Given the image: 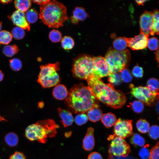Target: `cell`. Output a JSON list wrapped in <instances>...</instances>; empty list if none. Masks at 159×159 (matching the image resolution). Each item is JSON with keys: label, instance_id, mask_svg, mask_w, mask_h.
<instances>
[{"label": "cell", "instance_id": "13", "mask_svg": "<svg viewBox=\"0 0 159 159\" xmlns=\"http://www.w3.org/2000/svg\"><path fill=\"white\" fill-rule=\"evenodd\" d=\"M127 47L133 50L143 49L147 46L148 36L140 33L133 37L126 38Z\"/></svg>", "mask_w": 159, "mask_h": 159}, {"label": "cell", "instance_id": "9", "mask_svg": "<svg viewBox=\"0 0 159 159\" xmlns=\"http://www.w3.org/2000/svg\"><path fill=\"white\" fill-rule=\"evenodd\" d=\"M130 88L131 94L138 100L148 106H152L158 99L159 94L154 93L147 87H135L130 84Z\"/></svg>", "mask_w": 159, "mask_h": 159}, {"label": "cell", "instance_id": "43", "mask_svg": "<svg viewBox=\"0 0 159 159\" xmlns=\"http://www.w3.org/2000/svg\"><path fill=\"white\" fill-rule=\"evenodd\" d=\"M132 74L136 78H141L143 75V70L142 67L138 65H136L133 68Z\"/></svg>", "mask_w": 159, "mask_h": 159}, {"label": "cell", "instance_id": "5", "mask_svg": "<svg viewBox=\"0 0 159 159\" xmlns=\"http://www.w3.org/2000/svg\"><path fill=\"white\" fill-rule=\"evenodd\" d=\"M129 51H119L110 48L105 54V59L111 73L119 72L128 66L130 60Z\"/></svg>", "mask_w": 159, "mask_h": 159}, {"label": "cell", "instance_id": "52", "mask_svg": "<svg viewBox=\"0 0 159 159\" xmlns=\"http://www.w3.org/2000/svg\"><path fill=\"white\" fill-rule=\"evenodd\" d=\"M2 26V23L1 22H0V31L1 29Z\"/></svg>", "mask_w": 159, "mask_h": 159}, {"label": "cell", "instance_id": "2", "mask_svg": "<svg viewBox=\"0 0 159 159\" xmlns=\"http://www.w3.org/2000/svg\"><path fill=\"white\" fill-rule=\"evenodd\" d=\"M65 103L75 113H84L94 107H99L97 100L87 87L82 83L74 85L69 90Z\"/></svg>", "mask_w": 159, "mask_h": 159}, {"label": "cell", "instance_id": "19", "mask_svg": "<svg viewBox=\"0 0 159 159\" xmlns=\"http://www.w3.org/2000/svg\"><path fill=\"white\" fill-rule=\"evenodd\" d=\"M101 119L103 124L107 128L114 125L117 120L115 115L110 112L103 114Z\"/></svg>", "mask_w": 159, "mask_h": 159}, {"label": "cell", "instance_id": "26", "mask_svg": "<svg viewBox=\"0 0 159 159\" xmlns=\"http://www.w3.org/2000/svg\"><path fill=\"white\" fill-rule=\"evenodd\" d=\"M25 16L29 23L33 24L35 23L38 18V13L34 9H31L27 10Z\"/></svg>", "mask_w": 159, "mask_h": 159}, {"label": "cell", "instance_id": "27", "mask_svg": "<svg viewBox=\"0 0 159 159\" xmlns=\"http://www.w3.org/2000/svg\"><path fill=\"white\" fill-rule=\"evenodd\" d=\"M130 142L135 146L143 147L145 143L144 139L139 134L134 133L132 134Z\"/></svg>", "mask_w": 159, "mask_h": 159}, {"label": "cell", "instance_id": "34", "mask_svg": "<svg viewBox=\"0 0 159 159\" xmlns=\"http://www.w3.org/2000/svg\"><path fill=\"white\" fill-rule=\"evenodd\" d=\"M120 76L122 80L126 83H129L132 80V77L130 70L127 69L125 68L120 72Z\"/></svg>", "mask_w": 159, "mask_h": 159}, {"label": "cell", "instance_id": "38", "mask_svg": "<svg viewBox=\"0 0 159 159\" xmlns=\"http://www.w3.org/2000/svg\"><path fill=\"white\" fill-rule=\"evenodd\" d=\"M148 132L149 136L152 139L156 140L158 138L159 128L158 126L156 125L152 126Z\"/></svg>", "mask_w": 159, "mask_h": 159}, {"label": "cell", "instance_id": "8", "mask_svg": "<svg viewBox=\"0 0 159 159\" xmlns=\"http://www.w3.org/2000/svg\"><path fill=\"white\" fill-rule=\"evenodd\" d=\"M130 151V146L124 139L116 137L109 146L108 159H113L114 157H125Z\"/></svg>", "mask_w": 159, "mask_h": 159}, {"label": "cell", "instance_id": "12", "mask_svg": "<svg viewBox=\"0 0 159 159\" xmlns=\"http://www.w3.org/2000/svg\"><path fill=\"white\" fill-rule=\"evenodd\" d=\"M153 16L152 12L145 11L140 16V33L148 37L152 35V29Z\"/></svg>", "mask_w": 159, "mask_h": 159}, {"label": "cell", "instance_id": "36", "mask_svg": "<svg viewBox=\"0 0 159 159\" xmlns=\"http://www.w3.org/2000/svg\"><path fill=\"white\" fill-rule=\"evenodd\" d=\"M130 104L132 110L135 113H140L143 110L144 104L139 100H135Z\"/></svg>", "mask_w": 159, "mask_h": 159}, {"label": "cell", "instance_id": "48", "mask_svg": "<svg viewBox=\"0 0 159 159\" xmlns=\"http://www.w3.org/2000/svg\"><path fill=\"white\" fill-rule=\"evenodd\" d=\"M12 1V0H0V2L2 3L3 4H8L9 3H10Z\"/></svg>", "mask_w": 159, "mask_h": 159}, {"label": "cell", "instance_id": "18", "mask_svg": "<svg viewBox=\"0 0 159 159\" xmlns=\"http://www.w3.org/2000/svg\"><path fill=\"white\" fill-rule=\"evenodd\" d=\"M68 94L66 87L62 84H58L54 88L52 95L56 99L62 100L66 98Z\"/></svg>", "mask_w": 159, "mask_h": 159}, {"label": "cell", "instance_id": "15", "mask_svg": "<svg viewBox=\"0 0 159 159\" xmlns=\"http://www.w3.org/2000/svg\"><path fill=\"white\" fill-rule=\"evenodd\" d=\"M94 130L92 127H89L83 140V147L87 151L92 150L94 148L95 141L94 136Z\"/></svg>", "mask_w": 159, "mask_h": 159}, {"label": "cell", "instance_id": "42", "mask_svg": "<svg viewBox=\"0 0 159 159\" xmlns=\"http://www.w3.org/2000/svg\"><path fill=\"white\" fill-rule=\"evenodd\" d=\"M149 147L148 144L146 145L140 149L139 155L142 159H148L150 155V151L148 148Z\"/></svg>", "mask_w": 159, "mask_h": 159}, {"label": "cell", "instance_id": "28", "mask_svg": "<svg viewBox=\"0 0 159 159\" xmlns=\"http://www.w3.org/2000/svg\"><path fill=\"white\" fill-rule=\"evenodd\" d=\"M74 42L73 39L71 37L65 36L61 40V45L63 49L65 50L72 49L74 47Z\"/></svg>", "mask_w": 159, "mask_h": 159}, {"label": "cell", "instance_id": "40", "mask_svg": "<svg viewBox=\"0 0 159 159\" xmlns=\"http://www.w3.org/2000/svg\"><path fill=\"white\" fill-rule=\"evenodd\" d=\"M147 46L150 50L154 51L158 49V40L155 37H152L148 39Z\"/></svg>", "mask_w": 159, "mask_h": 159}, {"label": "cell", "instance_id": "33", "mask_svg": "<svg viewBox=\"0 0 159 159\" xmlns=\"http://www.w3.org/2000/svg\"><path fill=\"white\" fill-rule=\"evenodd\" d=\"M108 80L112 85H120L122 81L120 75L118 72L110 73L108 75Z\"/></svg>", "mask_w": 159, "mask_h": 159}, {"label": "cell", "instance_id": "39", "mask_svg": "<svg viewBox=\"0 0 159 159\" xmlns=\"http://www.w3.org/2000/svg\"><path fill=\"white\" fill-rule=\"evenodd\" d=\"M10 66L14 71H18L21 68L22 66L21 61L17 58H14L9 61Z\"/></svg>", "mask_w": 159, "mask_h": 159}, {"label": "cell", "instance_id": "49", "mask_svg": "<svg viewBox=\"0 0 159 159\" xmlns=\"http://www.w3.org/2000/svg\"><path fill=\"white\" fill-rule=\"evenodd\" d=\"M4 75L1 70H0V82L4 78Z\"/></svg>", "mask_w": 159, "mask_h": 159}, {"label": "cell", "instance_id": "23", "mask_svg": "<svg viewBox=\"0 0 159 159\" xmlns=\"http://www.w3.org/2000/svg\"><path fill=\"white\" fill-rule=\"evenodd\" d=\"M5 140L6 143L9 146L14 147L18 144L19 138L17 135L15 133L10 132L6 135Z\"/></svg>", "mask_w": 159, "mask_h": 159}, {"label": "cell", "instance_id": "4", "mask_svg": "<svg viewBox=\"0 0 159 159\" xmlns=\"http://www.w3.org/2000/svg\"><path fill=\"white\" fill-rule=\"evenodd\" d=\"M59 127L53 120H40L26 127L25 135L31 141L37 140L40 143H44L47 141L48 137L52 138L55 136L56 129Z\"/></svg>", "mask_w": 159, "mask_h": 159}, {"label": "cell", "instance_id": "47", "mask_svg": "<svg viewBox=\"0 0 159 159\" xmlns=\"http://www.w3.org/2000/svg\"><path fill=\"white\" fill-rule=\"evenodd\" d=\"M147 0H136V3L139 5H143L144 4Z\"/></svg>", "mask_w": 159, "mask_h": 159}, {"label": "cell", "instance_id": "25", "mask_svg": "<svg viewBox=\"0 0 159 159\" xmlns=\"http://www.w3.org/2000/svg\"><path fill=\"white\" fill-rule=\"evenodd\" d=\"M147 87L151 92L159 94V81L154 78L149 79L146 83Z\"/></svg>", "mask_w": 159, "mask_h": 159}, {"label": "cell", "instance_id": "24", "mask_svg": "<svg viewBox=\"0 0 159 159\" xmlns=\"http://www.w3.org/2000/svg\"><path fill=\"white\" fill-rule=\"evenodd\" d=\"M136 127L138 131L142 133L148 132L150 128L149 122L145 119H140L136 123Z\"/></svg>", "mask_w": 159, "mask_h": 159}, {"label": "cell", "instance_id": "21", "mask_svg": "<svg viewBox=\"0 0 159 159\" xmlns=\"http://www.w3.org/2000/svg\"><path fill=\"white\" fill-rule=\"evenodd\" d=\"M16 8L18 10L24 12L26 11L31 5V1L28 0H16L14 1Z\"/></svg>", "mask_w": 159, "mask_h": 159}, {"label": "cell", "instance_id": "3", "mask_svg": "<svg viewBox=\"0 0 159 159\" xmlns=\"http://www.w3.org/2000/svg\"><path fill=\"white\" fill-rule=\"evenodd\" d=\"M39 17L43 23L49 27L57 28L63 26L68 19L66 6L55 0L50 1L40 6Z\"/></svg>", "mask_w": 159, "mask_h": 159}, {"label": "cell", "instance_id": "11", "mask_svg": "<svg viewBox=\"0 0 159 159\" xmlns=\"http://www.w3.org/2000/svg\"><path fill=\"white\" fill-rule=\"evenodd\" d=\"M94 69L92 76L99 78L108 76L111 73L105 58L100 56L93 57Z\"/></svg>", "mask_w": 159, "mask_h": 159}, {"label": "cell", "instance_id": "22", "mask_svg": "<svg viewBox=\"0 0 159 159\" xmlns=\"http://www.w3.org/2000/svg\"><path fill=\"white\" fill-rule=\"evenodd\" d=\"M113 45L116 50L122 51L125 50L127 47L125 37H118L113 41Z\"/></svg>", "mask_w": 159, "mask_h": 159}, {"label": "cell", "instance_id": "30", "mask_svg": "<svg viewBox=\"0 0 159 159\" xmlns=\"http://www.w3.org/2000/svg\"><path fill=\"white\" fill-rule=\"evenodd\" d=\"M19 50L15 44L7 45L4 46L3 49L4 54L7 57H11L18 52Z\"/></svg>", "mask_w": 159, "mask_h": 159}, {"label": "cell", "instance_id": "32", "mask_svg": "<svg viewBox=\"0 0 159 159\" xmlns=\"http://www.w3.org/2000/svg\"><path fill=\"white\" fill-rule=\"evenodd\" d=\"M11 35L13 37L17 40L23 39L25 35L24 29L18 26L14 27L11 31Z\"/></svg>", "mask_w": 159, "mask_h": 159}, {"label": "cell", "instance_id": "35", "mask_svg": "<svg viewBox=\"0 0 159 159\" xmlns=\"http://www.w3.org/2000/svg\"><path fill=\"white\" fill-rule=\"evenodd\" d=\"M49 38L53 42L56 43L60 41L62 39V34L58 30L53 29L49 33Z\"/></svg>", "mask_w": 159, "mask_h": 159}, {"label": "cell", "instance_id": "14", "mask_svg": "<svg viewBox=\"0 0 159 159\" xmlns=\"http://www.w3.org/2000/svg\"><path fill=\"white\" fill-rule=\"evenodd\" d=\"M13 24L24 29L29 31L30 27L27 21L24 12L17 10L9 17Z\"/></svg>", "mask_w": 159, "mask_h": 159}, {"label": "cell", "instance_id": "44", "mask_svg": "<svg viewBox=\"0 0 159 159\" xmlns=\"http://www.w3.org/2000/svg\"><path fill=\"white\" fill-rule=\"evenodd\" d=\"M9 159H26V158L23 153L17 151L11 156Z\"/></svg>", "mask_w": 159, "mask_h": 159}, {"label": "cell", "instance_id": "1", "mask_svg": "<svg viewBox=\"0 0 159 159\" xmlns=\"http://www.w3.org/2000/svg\"><path fill=\"white\" fill-rule=\"evenodd\" d=\"M87 80V87L97 100L114 109L121 108L126 103L125 95L115 89L113 85L105 84L101 79L93 76Z\"/></svg>", "mask_w": 159, "mask_h": 159}, {"label": "cell", "instance_id": "51", "mask_svg": "<svg viewBox=\"0 0 159 159\" xmlns=\"http://www.w3.org/2000/svg\"><path fill=\"white\" fill-rule=\"evenodd\" d=\"M7 121V120L4 119L3 117L1 116L0 115V121Z\"/></svg>", "mask_w": 159, "mask_h": 159}, {"label": "cell", "instance_id": "45", "mask_svg": "<svg viewBox=\"0 0 159 159\" xmlns=\"http://www.w3.org/2000/svg\"><path fill=\"white\" fill-rule=\"evenodd\" d=\"M87 159H102V158L99 153L94 152L88 155Z\"/></svg>", "mask_w": 159, "mask_h": 159}, {"label": "cell", "instance_id": "6", "mask_svg": "<svg viewBox=\"0 0 159 159\" xmlns=\"http://www.w3.org/2000/svg\"><path fill=\"white\" fill-rule=\"evenodd\" d=\"M60 67L58 62L40 66L37 82L43 88H49L58 84L60 80L57 72L59 70Z\"/></svg>", "mask_w": 159, "mask_h": 159}, {"label": "cell", "instance_id": "31", "mask_svg": "<svg viewBox=\"0 0 159 159\" xmlns=\"http://www.w3.org/2000/svg\"><path fill=\"white\" fill-rule=\"evenodd\" d=\"M12 36L11 33L6 30L0 32V44H7L11 41Z\"/></svg>", "mask_w": 159, "mask_h": 159}, {"label": "cell", "instance_id": "41", "mask_svg": "<svg viewBox=\"0 0 159 159\" xmlns=\"http://www.w3.org/2000/svg\"><path fill=\"white\" fill-rule=\"evenodd\" d=\"M159 142H157L151 149L148 159H159Z\"/></svg>", "mask_w": 159, "mask_h": 159}, {"label": "cell", "instance_id": "7", "mask_svg": "<svg viewBox=\"0 0 159 159\" xmlns=\"http://www.w3.org/2000/svg\"><path fill=\"white\" fill-rule=\"evenodd\" d=\"M93 69V57L84 54L75 59L72 71L74 77L79 79L87 80L92 76Z\"/></svg>", "mask_w": 159, "mask_h": 159}, {"label": "cell", "instance_id": "50", "mask_svg": "<svg viewBox=\"0 0 159 159\" xmlns=\"http://www.w3.org/2000/svg\"><path fill=\"white\" fill-rule=\"evenodd\" d=\"M156 59L158 62V59H159V50L158 49H157V50L156 52Z\"/></svg>", "mask_w": 159, "mask_h": 159}, {"label": "cell", "instance_id": "17", "mask_svg": "<svg viewBox=\"0 0 159 159\" xmlns=\"http://www.w3.org/2000/svg\"><path fill=\"white\" fill-rule=\"evenodd\" d=\"M88 16V15L84 8L77 7L73 11L71 20L72 23L76 24L80 21H84Z\"/></svg>", "mask_w": 159, "mask_h": 159}, {"label": "cell", "instance_id": "10", "mask_svg": "<svg viewBox=\"0 0 159 159\" xmlns=\"http://www.w3.org/2000/svg\"><path fill=\"white\" fill-rule=\"evenodd\" d=\"M132 120H117L114 125V135L111 137L112 139L118 137L123 139L131 136L132 134Z\"/></svg>", "mask_w": 159, "mask_h": 159}, {"label": "cell", "instance_id": "20", "mask_svg": "<svg viewBox=\"0 0 159 159\" xmlns=\"http://www.w3.org/2000/svg\"><path fill=\"white\" fill-rule=\"evenodd\" d=\"M87 112L88 119L94 122L100 120L103 115L102 110L99 107L92 108Z\"/></svg>", "mask_w": 159, "mask_h": 159}, {"label": "cell", "instance_id": "46", "mask_svg": "<svg viewBox=\"0 0 159 159\" xmlns=\"http://www.w3.org/2000/svg\"><path fill=\"white\" fill-rule=\"evenodd\" d=\"M49 0H32V1L33 3L40 5L41 6L49 2Z\"/></svg>", "mask_w": 159, "mask_h": 159}, {"label": "cell", "instance_id": "29", "mask_svg": "<svg viewBox=\"0 0 159 159\" xmlns=\"http://www.w3.org/2000/svg\"><path fill=\"white\" fill-rule=\"evenodd\" d=\"M153 20L152 29V35L155 33L159 34V11L158 9L154 10L153 12Z\"/></svg>", "mask_w": 159, "mask_h": 159}, {"label": "cell", "instance_id": "37", "mask_svg": "<svg viewBox=\"0 0 159 159\" xmlns=\"http://www.w3.org/2000/svg\"><path fill=\"white\" fill-rule=\"evenodd\" d=\"M87 115L85 113L78 114L75 117L74 121L76 124L79 126L86 123L88 120Z\"/></svg>", "mask_w": 159, "mask_h": 159}, {"label": "cell", "instance_id": "16", "mask_svg": "<svg viewBox=\"0 0 159 159\" xmlns=\"http://www.w3.org/2000/svg\"><path fill=\"white\" fill-rule=\"evenodd\" d=\"M58 111L59 116L61 119V122L64 127L70 126L72 124L74 118L70 111L60 108L58 109Z\"/></svg>", "mask_w": 159, "mask_h": 159}]
</instances>
